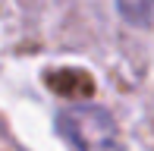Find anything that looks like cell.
<instances>
[{
  "instance_id": "obj_1",
  "label": "cell",
  "mask_w": 154,
  "mask_h": 151,
  "mask_svg": "<svg viewBox=\"0 0 154 151\" xmlns=\"http://www.w3.org/2000/svg\"><path fill=\"white\" fill-rule=\"evenodd\" d=\"M60 135L75 151H123L120 126L104 107L94 104H75L63 107L57 116Z\"/></svg>"
},
{
  "instance_id": "obj_2",
  "label": "cell",
  "mask_w": 154,
  "mask_h": 151,
  "mask_svg": "<svg viewBox=\"0 0 154 151\" xmlns=\"http://www.w3.org/2000/svg\"><path fill=\"white\" fill-rule=\"evenodd\" d=\"M116 13L135 29L154 25V0H116Z\"/></svg>"
}]
</instances>
